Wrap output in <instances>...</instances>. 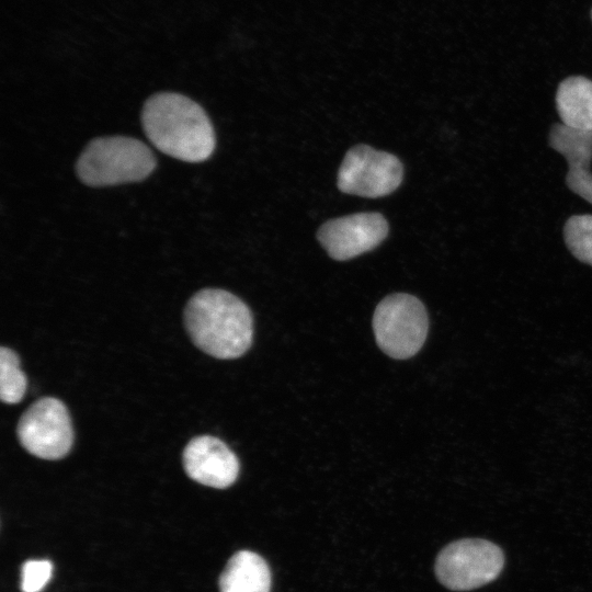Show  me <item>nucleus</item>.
I'll return each mask as SVG.
<instances>
[{
  "label": "nucleus",
  "instance_id": "1",
  "mask_svg": "<svg viewBox=\"0 0 592 592\" xmlns=\"http://www.w3.org/2000/svg\"><path fill=\"white\" fill-rule=\"evenodd\" d=\"M141 123L153 146L175 159L202 162L215 149V132L206 112L180 93L151 95L143 106Z\"/></svg>",
  "mask_w": 592,
  "mask_h": 592
},
{
  "label": "nucleus",
  "instance_id": "2",
  "mask_svg": "<svg viewBox=\"0 0 592 592\" xmlns=\"http://www.w3.org/2000/svg\"><path fill=\"white\" fill-rule=\"evenodd\" d=\"M184 322L194 344L216 358H237L252 344L251 310L224 289L205 288L194 294L186 304Z\"/></svg>",
  "mask_w": 592,
  "mask_h": 592
},
{
  "label": "nucleus",
  "instance_id": "3",
  "mask_svg": "<svg viewBox=\"0 0 592 592\" xmlns=\"http://www.w3.org/2000/svg\"><path fill=\"white\" fill-rule=\"evenodd\" d=\"M157 167L152 151L140 140L127 136L92 139L76 163L79 180L89 186L139 182Z\"/></svg>",
  "mask_w": 592,
  "mask_h": 592
},
{
  "label": "nucleus",
  "instance_id": "4",
  "mask_svg": "<svg viewBox=\"0 0 592 592\" xmlns=\"http://www.w3.org/2000/svg\"><path fill=\"white\" fill-rule=\"evenodd\" d=\"M429 318L417 297L396 293L377 305L373 331L379 349L396 360H406L420 351L428 335Z\"/></svg>",
  "mask_w": 592,
  "mask_h": 592
},
{
  "label": "nucleus",
  "instance_id": "5",
  "mask_svg": "<svg viewBox=\"0 0 592 592\" xmlns=\"http://www.w3.org/2000/svg\"><path fill=\"white\" fill-rule=\"evenodd\" d=\"M504 565V555L496 544L466 538L447 545L437 556L439 581L454 591H468L494 580Z\"/></svg>",
  "mask_w": 592,
  "mask_h": 592
},
{
  "label": "nucleus",
  "instance_id": "6",
  "mask_svg": "<svg viewBox=\"0 0 592 592\" xmlns=\"http://www.w3.org/2000/svg\"><path fill=\"white\" fill-rule=\"evenodd\" d=\"M16 433L21 445L42 459L65 457L73 443L68 410L64 402L53 397L32 403L21 415Z\"/></svg>",
  "mask_w": 592,
  "mask_h": 592
},
{
  "label": "nucleus",
  "instance_id": "7",
  "mask_svg": "<svg viewBox=\"0 0 592 592\" xmlns=\"http://www.w3.org/2000/svg\"><path fill=\"white\" fill-rule=\"evenodd\" d=\"M402 175L403 168L396 156L357 145L342 160L337 183L343 193L374 198L392 193Z\"/></svg>",
  "mask_w": 592,
  "mask_h": 592
},
{
  "label": "nucleus",
  "instance_id": "8",
  "mask_svg": "<svg viewBox=\"0 0 592 592\" xmlns=\"http://www.w3.org/2000/svg\"><path fill=\"white\" fill-rule=\"evenodd\" d=\"M387 235L388 224L384 216L365 212L326 221L317 238L332 259L345 261L373 250Z\"/></svg>",
  "mask_w": 592,
  "mask_h": 592
},
{
  "label": "nucleus",
  "instance_id": "9",
  "mask_svg": "<svg viewBox=\"0 0 592 592\" xmlns=\"http://www.w3.org/2000/svg\"><path fill=\"white\" fill-rule=\"evenodd\" d=\"M186 475L204 486L224 489L231 486L239 474V460L219 439L202 435L192 439L183 451Z\"/></svg>",
  "mask_w": 592,
  "mask_h": 592
},
{
  "label": "nucleus",
  "instance_id": "10",
  "mask_svg": "<svg viewBox=\"0 0 592 592\" xmlns=\"http://www.w3.org/2000/svg\"><path fill=\"white\" fill-rule=\"evenodd\" d=\"M220 592H270L271 573L265 560L249 550L236 553L220 579Z\"/></svg>",
  "mask_w": 592,
  "mask_h": 592
},
{
  "label": "nucleus",
  "instance_id": "11",
  "mask_svg": "<svg viewBox=\"0 0 592 592\" xmlns=\"http://www.w3.org/2000/svg\"><path fill=\"white\" fill-rule=\"evenodd\" d=\"M556 107L563 125L592 132V81L584 77L563 80L556 93Z\"/></svg>",
  "mask_w": 592,
  "mask_h": 592
},
{
  "label": "nucleus",
  "instance_id": "12",
  "mask_svg": "<svg viewBox=\"0 0 592 592\" xmlns=\"http://www.w3.org/2000/svg\"><path fill=\"white\" fill-rule=\"evenodd\" d=\"M549 145L568 162L569 170L587 171L592 159V132L555 124L549 133Z\"/></svg>",
  "mask_w": 592,
  "mask_h": 592
},
{
  "label": "nucleus",
  "instance_id": "13",
  "mask_svg": "<svg viewBox=\"0 0 592 592\" xmlns=\"http://www.w3.org/2000/svg\"><path fill=\"white\" fill-rule=\"evenodd\" d=\"M26 377L20 368L16 353L5 346L0 349V397L5 403H18L26 391Z\"/></svg>",
  "mask_w": 592,
  "mask_h": 592
},
{
  "label": "nucleus",
  "instance_id": "14",
  "mask_svg": "<svg viewBox=\"0 0 592 592\" xmlns=\"http://www.w3.org/2000/svg\"><path fill=\"white\" fill-rule=\"evenodd\" d=\"M569 251L581 262L592 265V215H574L563 227Z\"/></svg>",
  "mask_w": 592,
  "mask_h": 592
},
{
  "label": "nucleus",
  "instance_id": "15",
  "mask_svg": "<svg viewBox=\"0 0 592 592\" xmlns=\"http://www.w3.org/2000/svg\"><path fill=\"white\" fill-rule=\"evenodd\" d=\"M53 565L48 560H29L21 570L22 592H39L50 580Z\"/></svg>",
  "mask_w": 592,
  "mask_h": 592
},
{
  "label": "nucleus",
  "instance_id": "16",
  "mask_svg": "<svg viewBox=\"0 0 592 592\" xmlns=\"http://www.w3.org/2000/svg\"><path fill=\"white\" fill-rule=\"evenodd\" d=\"M566 183L570 191L592 204V173L590 170H568Z\"/></svg>",
  "mask_w": 592,
  "mask_h": 592
}]
</instances>
